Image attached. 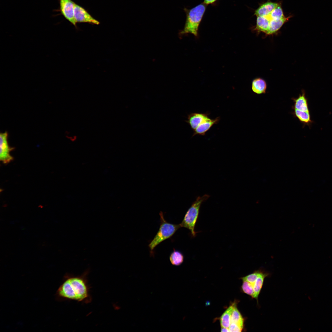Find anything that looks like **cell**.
I'll return each mask as SVG.
<instances>
[{
  "label": "cell",
  "instance_id": "1",
  "mask_svg": "<svg viewBox=\"0 0 332 332\" xmlns=\"http://www.w3.org/2000/svg\"><path fill=\"white\" fill-rule=\"evenodd\" d=\"M85 275L72 276L67 278L58 289V295L78 302H89L91 297Z\"/></svg>",
  "mask_w": 332,
  "mask_h": 332
},
{
  "label": "cell",
  "instance_id": "2",
  "mask_svg": "<svg viewBox=\"0 0 332 332\" xmlns=\"http://www.w3.org/2000/svg\"><path fill=\"white\" fill-rule=\"evenodd\" d=\"M206 8V5L203 2L190 9H184L186 19L184 28L180 32V35L191 34L198 37L199 26Z\"/></svg>",
  "mask_w": 332,
  "mask_h": 332
},
{
  "label": "cell",
  "instance_id": "3",
  "mask_svg": "<svg viewBox=\"0 0 332 332\" xmlns=\"http://www.w3.org/2000/svg\"><path fill=\"white\" fill-rule=\"evenodd\" d=\"M209 197V196L205 194L202 196L198 197L192 204L184 215L182 222L180 224L181 227L188 229L191 232V236L195 237L197 232L195 230L200 212L201 205Z\"/></svg>",
  "mask_w": 332,
  "mask_h": 332
},
{
  "label": "cell",
  "instance_id": "4",
  "mask_svg": "<svg viewBox=\"0 0 332 332\" xmlns=\"http://www.w3.org/2000/svg\"><path fill=\"white\" fill-rule=\"evenodd\" d=\"M160 225L156 235L148 245L151 252L152 253L156 247L166 239L170 238L176 231L181 227L180 224H175L167 222L162 212L160 213Z\"/></svg>",
  "mask_w": 332,
  "mask_h": 332
},
{
  "label": "cell",
  "instance_id": "5",
  "mask_svg": "<svg viewBox=\"0 0 332 332\" xmlns=\"http://www.w3.org/2000/svg\"><path fill=\"white\" fill-rule=\"evenodd\" d=\"M75 4L72 0H59V11L66 20L77 27V23L74 18Z\"/></svg>",
  "mask_w": 332,
  "mask_h": 332
},
{
  "label": "cell",
  "instance_id": "6",
  "mask_svg": "<svg viewBox=\"0 0 332 332\" xmlns=\"http://www.w3.org/2000/svg\"><path fill=\"white\" fill-rule=\"evenodd\" d=\"M8 136L7 132L0 134V160L4 164H8L13 160V157L10 153L14 148L9 145Z\"/></svg>",
  "mask_w": 332,
  "mask_h": 332
},
{
  "label": "cell",
  "instance_id": "7",
  "mask_svg": "<svg viewBox=\"0 0 332 332\" xmlns=\"http://www.w3.org/2000/svg\"><path fill=\"white\" fill-rule=\"evenodd\" d=\"M74 18L76 23H87L98 25L100 22L94 18L83 7L75 3Z\"/></svg>",
  "mask_w": 332,
  "mask_h": 332
},
{
  "label": "cell",
  "instance_id": "8",
  "mask_svg": "<svg viewBox=\"0 0 332 332\" xmlns=\"http://www.w3.org/2000/svg\"><path fill=\"white\" fill-rule=\"evenodd\" d=\"M209 115L208 113H192L188 115L185 121L193 131L199 125L210 119Z\"/></svg>",
  "mask_w": 332,
  "mask_h": 332
},
{
  "label": "cell",
  "instance_id": "9",
  "mask_svg": "<svg viewBox=\"0 0 332 332\" xmlns=\"http://www.w3.org/2000/svg\"><path fill=\"white\" fill-rule=\"evenodd\" d=\"M294 105L292 109L304 112H310L308 99L306 96L305 91L302 90L301 94L297 98H292Z\"/></svg>",
  "mask_w": 332,
  "mask_h": 332
},
{
  "label": "cell",
  "instance_id": "10",
  "mask_svg": "<svg viewBox=\"0 0 332 332\" xmlns=\"http://www.w3.org/2000/svg\"><path fill=\"white\" fill-rule=\"evenodd\" d=\"M219 117H218L214 119L211 118L204 121L198 126L193 130L192 136L199 135L201 136H204L206 133L214 124H218L220 120Z\"/></svg>",
  "mask_w": 332,
  "mask_h": 332
},
{
  "label": "cell",
  "instance_id": "11",
  "mask_svg": "<svg viewBox=\"0 0 332 332\" xmlns=\"http://www.w3.org/2000/svg\"><path fill=\"white\" fill-rule=\"evenodd\" d=\"M280 4L275 2H267L260 5L255 11L257 16H265L268 15Z\"/></svg>",
  "mask_w": 332,
  "mask_h": 332
},
{
  "label": "cell",
  "instance_id": "12",
  "mask_svg": "<svg viewBox=\"0 0 332 332\" xmlns=\"http://www.w3.org/2000/svg\"><path fill=\"white\" fill-rule=\"evenodd\" d=\"M291 17H285L278 19H271L269 21L268 30L266 34L269 35L275 34L277 32L286 22H287Z\"/></svg>",
  "mask_w": 332,
  "mask_h": 332
},
{
  "label": "cell",
  "instance_id": "13",
  "mask_svg": "<svg viewBox=\"0 0 332 332\" xmlns=\"http://www.w3.org/2000/svg\"><path fill=\"white\" fill-rule=\"evenodd\" d=\"M293 109L294 110L293 115L303 124V127L306 125L310 128L314 121L311 119L310 112L301 111L295 109Z\"/></svg>",
  "mask_w": 332,
  "mask_h": 332
},
{
  "label": "cell",
  "instance_id": "14",
  "mask_svg": "<svg viewBox=\"0 0 332 332\" xmlns=\"http://www.w3.org/2000/svg\"><path fill=\"white\" fill-rule=\"evenodd\" d=\"M237 303L235 302L224 312L219 318L221 327L229 328L231 323V319L232 311L235 304Z\"/></svg>",
  "mask_w": 332,
  "mask_h": 332
},
{
  "label": "cell",
  "instance_id": "15",
  "mask_svg": "<svg viewBox=\"0 0 332 332\" xmlns=\"http://www.w3.org/2000/svg\"><path fill=\"white\" fill-rule=\"evenodd\" d=\"M267 88V84L263 79L258 78L253 80L251 89L253 92L257 94L265 93Z\"/></svg>",
  "mask_w": 332,
  "mask_h": 332
},
{
  "label": "cell",
  "instance_id": "16",
  "mask_svg": "<svg viewBox=\"0 0 332 332\" xmlns=\"http://www.w3.org/2000/svg\"><path fill=\"white\" fill-rule=\"evenodd\" d=\"M268 275V274L261 271L254 283L252 285L254 292V298L257 301L258 298L262 287L265 278Z\"/></svg>",
  "mask_w": 332,
  "mask_h": 332
},
{
  "label": "cell",
  "instance_id": "17",
  "mask_svg": "<svg viewBox=\"0 0 332 332\" xmlns=\"http://www.w3.org/2000/svg\"><path fill=\"white\" fill-rule=\"evenodd\" d=\"M269 21L265 16H257L256 25L255 30L258 32H262L265 34L268 30Z\"/></svg>",
  "mask_w": 332,
  "mask_h": 332
},
{
  "label": "cell",
  "instance_id": "18",
  "mask_svg": "<svg viewBox=\"0 0 332 332\" xmlns=\"http://www.w3.org/2000/svg\"><path fill=\"white\" fill-rule=\"evenodd\" d=\"M237 303L235 305L232 313L231 319V323L236 324L243 329L244 319L240 312L237 309Z\"/></svg>",
  "mask_w": 332,
  "mask_h": 332
},
{
  "label": "cell",
  "instance_id": "19",
  "mask_svg": "<svg viewBox=\"0 0 332 332\" xmlns=\"http://www.w3.org/2000/svg\"><path fill=\"white\" fill-rule=\"evenodd\" d=\"M169 259L172 265L178 266L180 265L184 261V255L180 251L174 249L173 251L170 254Z\"/></svg>",
  "mask_w": 332,
  "mask_h": 332
},
{
  "label": "cell",
  "instance_id": "20",
  "mask_svg": "<svg viewBox=\"0 0 332 332\" xmlns=\"http://www.w3.org/2000/svg\"><path fill=\"white\" fill-rule=\"evenodd\" d=\"M265 16L270 20L271 19H280L285 17L280 4L275 8L270 14Z\"/></svg>",
  "mask_w": 332,
  "mask_h": 332
},
{
  "label": "cell",
  "instance_id": "21",
  "mask_svg": "<svg viewBox=\"0 0 332 332\" xmlns=\"http://www.w3.org/2000/svg\"><path fill=\"white\" fill-rule=\"evenodd\" d=\"M241 288L243 292L254 298V292L253 287L251 283L246 281H243Z\"/></svg>",
  "mask_w": 332,
  "mask_h": 332
},
{
  "label": "cell",
  "instance_id": "22",
  "mask_svg": "<svg viewBox=\"0 0 332 332\" xmlns=\"http://www.w3.org/2000/svg\"><path fill=\"white\" fill-rule=\"evenodd\" d=\"M261 270L255 271L253 273L245 277H242L241 279L243 281H246L253 285L260 274Z\"/></svg>",
  "mask_w": 332,
  "mask_h": 332
},
{
  "label": "cell",
  "instance_id": "23",
  "mask_svg": "<svg viewBox=\"0 0 332 332\" xmlns=\"http://www.w3.org/2000/svg\"><path fill=\"white\" fill-rule=\"evenodd\" d=\"M229 329L230 332H241L243 330L239 325L233 323H231Z\"/></svg>",
  "mask_w": 332,
  "mask_h": 332
},
{
  "label": "cell",
  "instance_id": "24",
  "mask_svg": "<svg viewBox=\"0 0 332 332\" xmlns=\"http://www.w3.org/2000/svg\"><path fill=\"white\" fill-rule=\"evenodd\" d=\"M217 0H204V3L206 5L212 4Z\"/></svg>",
  "mask_w": 332,
  "mask_h": 332
},
{
  "label": "cell",
  "instance_id": "25",
  "mask_svg": "<svg viewBox=\"0 0 332 332\" xmlns=\"http://www.w3.org/2000/svg\"><path fill=\"white\" fill-rule=\"evenodd\" d=\"M221 332H230L229 328L221 327Z\"/></svg>",
  "mask_w": 332,
  "mask_h": 332
}]
</instances>
